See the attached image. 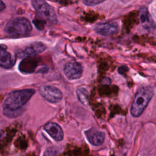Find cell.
Returning <instances> with one entry per match:
<instances>
[{
    "instance_id": "cell-7",
    "label": "cell",
    "mask_w": 156,
    "mask_h": 156,
    "mask_svg": "<svg viewBox=\"0 0 156 156\" xmlns=\"http://www.w3.org/2000/svg\"><path fill=\"white\" fill-rule=\"evenodd\" d=\"M63 72L68 79L76 80L79 79L82 76L83 68L78 62H70L65 65Z\"/></svg>"
},
{
    "instance_id": "cell-5",
    "label": "cell",
    "mask_w": 156,
    "mask_h": 156,
    "mask_svg": "<svg viewBox=\"0 0 156 156\" xmlns=\"http://www.w3.org/2000/svg\"><path fill=\"white\" fill-rule=\"evenodd\" d=\"M40 95L51 103L60 102L63 97L62 91L52 85H44L40 88Z\"/></svg>"
},
{
    "instance_id": "cell-6",
    "label": "cell",
    "mask_w": 156,
    "mask_h": 156,
    "mask_svg": "<svg viewBox=\"0 0 156 156\" xmlns=\"http://www.w3.org/2000/svg\"><path fill=\"white\" fill-rule=\"evenodd\" d=\"M95 32L101 35L112 36L116 34L119 31V26L117 23L108 21L100 23L94 27Z\"/></svg>"
},
{
    "instance_id": "cell-13",
    "label": "cell",
    "mask_w": 156,
    "mask_h": 156,
    "mask_svg": "<svg viewBox=\"0 0 156 156\" xmlns=\"http://www.w3.org/2000/svg\"><path fill=\"white\" fill-rule=\"evenodd\" d=\"M140 21L146 27L152 24V18L148 12L147 9L145 7H142L140 10Z\"/></svg>"
},
{
    "instance_id": "cell-10",
    "label": "cell",
    "mask_w": 156,
    "mask_h": 156,
    "mask_svg": "<svg viewBox=\"0 0 156 156\" xmlns=\"http://www.w3.org/2000/svg\"><path fill=\"white\" fill-rule=\"evenodd\" d=\"M38 59L33 56H29L22 60L19 65V70L23 73H32L38 66Z\"/></svg>"
},
{
    "instance_id": "cell-3",
    "label": "cell",
    "mask_w": 156,
    "mask_h": 156,
    "mask_svg": "<svg viewBox=\"0 0 156 156\" xmlns=\"http://www.w3.org/2000/svg\"><path fill=\"white\" fill-rule=\"evenodd\" d=\"M32 27L29 20L24 17H17L10 20L5 26V32L10 36L18 37L29 35Z\"/></svg>"
},
{
    "instance_id": "cell-1",
    "label": "cell",
    "mask_w": 156,
    "mask_h": 156,
    "mask_svg": "<svg viewBox=\"0 0 156 156\" xmlns=\"http://www.w3.org/2000/svg\"><path fill=\"white\" fill-rule=\"evenodd\" d=\"M32 88L23 89L10 93L3 104V113L9 118H15L21 113V108L35 94Z\"/></svg>"
},
{
    "instance_id": "cell-11",
    "label": "cell",
    "mask_w": 156,
    "mask_h": 156,
    "mask_svg": "<svg viewBox=\"0 0 156 156\" xmlns=\"http://www.w3.org/2000/svg\"><path fill=\"white\" fill-rule=\"evenodd\" d=\"M16 59L6 51L4 46H0V66L9 69L13 66Z\"/></svg>"
},
{
    "instance_id": "cell-15",
    "label": "cell",
    "mask_w": 156,
    "mask_h": 156,
    "mask_svg": "<svg viewBox=\"0 0 156 156\" xmlns=\"http://www.w3.org/2000/svg\"><path fill=\"white\" fill-rule=\"evenodd\" d=\"M46 21L41 18L40 16H37L33 20V23L35 24V27L38 30H43L44 28V25L46 24Z\"/></svg>"
},
{
    "instance_id": "cell-14",
    "label": "cell",
    "mask_w": 156,
    "mask_h": 156,
    "mask_svg": "<svg viewBox=\"0 0 156 156\" xmlns=\"http://www.w3.org/2000/svg\"><path fill=\"white\" fill-rule=\"evenodd\" d=\"M77 95L79 101L83 104H88V91L85 88L80 87L77 90Z\"/></svg>"
},
{
    "instance_id": "cell-2",
    "label": "cell",
    "mask_w": 156,
    "mask_h": 156,
    "mask_svg": "<svg viewBox=\"0 0 156 156\" xmlns=\"http://www.w3.org/2000/svg\"><path fill=\"white\" fill-rule=\"evenodd\" d=\"M154 93V88L150 85L143 86L138 90L130 107V113L133 117H138L143 113Z\"/></svg>"
},
{
    "instance_id": "cell-12",
    "label": "cell",
    "mask_w": 156,
    "mask_h": 156,
    "mask_svg": "<svg viewBox=\"0 0 156 156\" xmlns=\"http://www.w3.org/2000/svg\"><path fill=\"white\" fill-rule=\"evenodd\" d=\"M46 49V46L41 42H34L28 46L24 49L23 55L34 56L37 54L42 52Z\"/></svg>"
},
{
    "instance_id": "cell-17",
    "label": "cell",
    "mask_w": 156,
    "mask_h": 156,
    "mask_svg": "<svg viewBox=\"0 0 156 156\" xmlns=\"http://www.w3.org/2000/svg\"><path fill=\"white\" fill-rule=\"evenodd\" d=\"M104 1L103 0H93V1H89V0H87V1H83L82 2L88 6H92V5H95L99 4H101L102 2H103Z\"/></svg>"
},
{
    "instance_id": "cell-16",
    "label": "cell",
    "mask_w": 156,
    "mask_h": 156,
    "mask_svg": "<svg viewBox=\"0 0 156 156\" xmlns=\"http://www.w3.org/2000/svg\"><path fill=\"white\" fill-rule=\"evenodd\" d=\"M57 151L53 147L47 148L43 154V156H57Z\"/></svg>"
},
{
    "instance_id": "cell-9",
    "label": "cell",
    "mask_w": 156,
    "mask_h": 156,
    "mask_svg": "<svg viewBox=\"0 0 156 156\" xmlns=\"http://www.w3.org/2000/svg\"><path fill=\"white\" fill-rule=\"evenodd\" d=\"M44 130L55 141H60L63 138V132L61 127L54 122H49L43 127Z\"/></svg>"
},
{
    "instance_id": "cell-18",
    "label": "cell",
    "mask_w": 156,
    "mask_h": 156,
    "mask_svg": "<svg viewBox=\"0 0 156 156\" xmlns=\"http://www.w3.org/2000/svg\"><path fill=\"white\" fill-rule=\"evenodd\" d=\"M127 70H128V68L126 66H121L118 69V72L120 74H123L124 73V71H127Z\"/></svg>"
},
{
    "instance_id": "cell-8",
    "label": "cell",
    "mask_w": 156,
    "mask_h": 156,
    "mask_svg": "<svg viewBox=\"0 0 156 156\" xmlns=\"http://www.w3.org/2000/svg\"><path fill=\"white\" fill-rule=\"evenodd\" d=\"M88 141L94 146L101 145L105 140V134L99 130L91 128L85 132Z\"/></svg>"
},
{
    "instance_id": "cell-4",
    "label": "cell",
    "mask_w": 156,
    "mask_h": 156,
    "mask_svg": "<svg viewBox=\"0 0 156 156\" xmlns=\"http://www.w3.org/2000/svg\"><path fill=\"white\" fill-rule=\"evenodd\" d=\"M31 4L38 13V16L51 24L57 23V16L54 9L46 1L42 0H34L31 1Z\"/></svg>"
},
{
    "instance_id": "cell-19",
    "label": "cell",
    "mask_w": 156,
    "mask_h": 156,
    "mask_svg": "<svg viewBox=\"0 0 156 156\" xmlns=\"http://www.w3.org/2000/svg\"><path fill=\"white\" fill-rule=\"evenodd\" d=\"M5 8V4L4 3V2L0 1V12L4 10Z\"/></svg>"
}]
</instances>
